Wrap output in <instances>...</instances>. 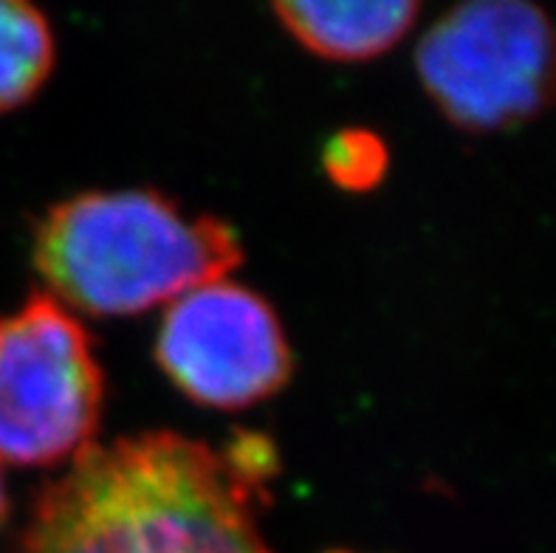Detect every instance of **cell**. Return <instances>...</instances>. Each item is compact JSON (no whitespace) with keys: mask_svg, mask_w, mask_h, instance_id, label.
I'll use <instances>...</instances> for the list:
<instances>
[{"mask_svg":"<svg viewBox=\"0 0 556 553\" xmlns=\"http://www.w3.org/2000/svg\"><path fill=\"white\" fill-rule=\"evenodd\" d=\"M266 498V483L176 432L91 443L37 494L9 553H271Z\"/></svg>","mask_w":556,"mask_h":553,"instance_id":"obj_1","label":"cell"},{"mask_svg":"<svg viewBox=\"0 0 556 553\" xmlns=\"http://www.w3.org/2000/svg\"><path fill=\"white\" fill-rule=\"evenodd\" d=\"M243 263L232 226L184 215L155 189L83 192L46 212L35 266L51 297L91 316H134Z\"/></svg>","mask_w":556,"mask_h":553,"instance_id":"obj_2","label":"cell"},{"mask_svg":"<svg viewBox=\"0 0 556 553\" xmlns=\"http://www.w3.org/2000/svg\"><path fill=\"white\" fill-rule=\"evenodd\" d=\"M416 68L452 125L503 130L556 99V26L529 0H469L427 28Z\"/></svg>","mask_w":556,"mask_h":553,"instance_id":"obj_3","label":"cell"},{"mask_svg":"<svg viewBox=\"0 0 556 553\" xmlns=\"http://www.w3.org/2000/svg\"><path fill=\"white\" fill-rule=\"evenodd\" d=\"M105 373L77 316L40 291L0 319V461L54 466L91 447Z\"/></svg>","mask_w":556,"mask_h":553,"instance_id":"obj_4","label":"cell"},{"mask_svg":"<svg viewBox=\"0 0 556 553\" xmlns=\"http://www.w3.org/2000/svg\"><path fill=\"white\" fill-rule=\"evenodd\" d=\"M155 359L187 399L226 413L277 395L294 370L277 311L252 288L226 280L169 305Z\"/></svg>","mask_w":556,"mask_h":553,"instance_id":"obj_5","label":"cell"},{"mask_svg":"<svg viewBox=\"0 0 556 553\" xmlns=\"http://www.w3.org/2000/svg\"><path fill=\"white\" fill-rule=\"evenodd\" d=\"M280 26L311 54L331 63H365L402 42L421 7L416 0L379 3H277Z\"/></svg>","mask_w":556,"mask_h":553,"instance_id":"obj_6","label":"cell"},{"mask_svg":"<svg viewBox=\"0 0 556 553\" xmlns=\"http://www.w3.org/2000/svg\"><path fill=\"white\" fill-rule=\"evenodd\" d=\"M56 42L46 14L23 0H0V113L40 93L54 71Z\"/></svg>","mask_w":556,"mask_h":553,"instance_id":"obj_7","label":"cell"},{"mask_svg":"<svg viewBox=\"0 0 556 553\" xmlns=\"http://www.w3.org/2000/svg\"><path fill=\"white\" fill-rule=\"evenodd\" d=\"M388 144L374 130L351 127L333 136L323 150V169L337 187L348 192H367L388 176Z\"/></svg>","mask_w":556,"mask_h":553,"instance_id":"obj_8","label":"cell"},{"mask_svg":"<svg viewBox=\"0 0 556 553\" xmlns=\"http://www.w3.org/2000/svg\"><path fill=\"white\" fill-rule=\"evenodd\" d=\"M9 514V498H7V486H3V477H0V523L7 519Z\"/></svg>","mask_w":556,"mask_h":553,"instance_id":"obj_9","label":"cell"},{"mask_svg":"<svg viewBox=\"0 0 556 553\" xmlns=\"http://www.w3.org/2000/svg\"><path fill=\"white\" fill-rule=\"evenodd\" d=\"M333 553H345V551H333Z\"/></svg>","mask_w":556,"mask_h":553,"instance_id":"obj_10","label":"cell"}]
</instances>
